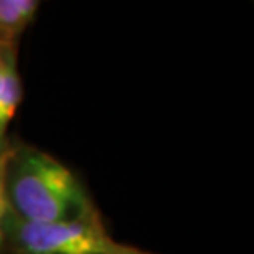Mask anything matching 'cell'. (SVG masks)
I'll return each instance as SVG.
<instances>
[{
    "label": "cell",
    "instance_id": "obj_1",
    "mask_svg": "<svg viewBox=\"0 0 254 254\" xmlns=\"http://www.w3.org/2000/svg\"><path fill=\"white\" fill-rule=\"evenodd\" d=\"M8 211L23 221H76L99 213L84 182L57 157L10 139L5 159Z\"/></svg>",
    "mask_w": 254,
    "mask_h": 254
},
{
    "label": "cell",
    "instance_id": "obj_2",
    "mask_svg": "<svg viewBox=\"0 0 254 254\" xmlns=\"http://www.w3.org/2000/svg\"><path fill=\"white\" fill-rule=\"evenodd\" d=\"M5 254H108L113 238L103 215L76 221L33 223L7 213L3 221Z\"/></svg>",
    "mask_w": 254,
    "mask_h": 254
},
{
    "label": "cell",
    "instance_id": "obj_3",
    "mask_svg": "<svg viewBox=\"0 0 254 254\" xmlns=\"http://www.w3.org/2000/svg\"><path fill=\"white\" fill-rule=\"evenodd\" d=\"M23 101V83L18 69V48L0 45V152L10 144L8 127Z\"/></svg>",
    "mask_w": 254,
    "mask_h": 254
},
{
    "label": "cell",
    "instance_id": "obj_4",
    "mask_svg": "<svg viewBox=\"0 0 254 254\" xmlns=\"http://www.w3.org/2000/svg\"><path fill=\"white\" fill-rule=\"evenodd\" d=\"M40 2L37 0H0V45L20 47V40L35 22Z\"/></svg>",
    "mask_w": 254,
    "mask_h": 254
},
{
    "label": "cell",
    "instance_id": "obj_5",
    "mask_svg": "<svg viewBox=\"0 0 254 254\" xmlns=\"http://www.w3.org/2000/svg\"><path fill=\"white\" fill-rule=\"evenodd\" d=\"M5 159H7V149L0 152V254H5L3 221L8 213L7 198H5Z\"/></svg>",
    "mask_w": 254,
    "mask_h": 254
},
{
    "label": "cell",
    "instance_id": "obj_6",
    "mask_svg": "<svg viewBox=\"0 0 254 254\" xmlns=\"http://www.w3.org/2000/svg\"><path fill=\"white\" fill-rule=\"evenodd\" d=\"M108 254H154V253L140 250V248L132 246V245H124V243L113 241V245H111Z\"/></svg>",
    "mask_w": 254,
    "mask_h": 254
}]
</instances>
